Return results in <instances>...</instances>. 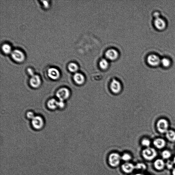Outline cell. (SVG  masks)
<instances>
[{"label": "cell", "mask_w": 175, "mask_h": 175, "mask_svg": "<svg viewBox=\"0 0 175 175\" xmlns=\"http://www.w3.org/2000/svg\"><path fill=\"white\" fill-rule=\"evenodd\" d=\"M172 175H175V168L174 169V170H173L172 171Z\"/></svg>", "instance_id": "d6a6232c"}, {"label": "cell", "mask_w": 175, "mask_h": 175, "mask_svg": "<svg viewBox=\"0 0 175 175\" xmlns=\"http://www.w3.org/2000/svg\"><path fill=\"white\" fill-rule=\"evenodd\" d=\"M70 94V91L67 88H62L57 91L56 93L57 97L59 100L63 101L69 97Z\"/></svg>", "instance_id": "277c9868"}, {"label": "cell", "mask_w": 175, "mask_h": 175, "mask_svg": "<svg viewBox=\"0 0 175 175\" xmlns=\"http://www.w3.org/2000/svg\"><path fill=\"white\" fill-rule=\"evenodd\" d=\"M48 108L51 110H55L58 107V101L55 99L49 100L47 102Z\"/></svg>", "instance_id": "2e32d148"}, {"label": "cell", "mask_w": 175, "mask_h": 175, "mask_svg": "<svg viewBox=\"0 0 175 175\" xmlns=\"http://www.w3.org/2000/svg\"><path fill=\"white\" fill-rule=\"evenodd\" d=\"M11 56L15 61L18 63L24 61L25 58L24 53L20 50L18 49L14 50L12 51Z\"/></svg>", "instance_id": "5b68a950"}, {"label": "cell", "mask_w": 175, "mask_h": 175, "mask_svg": "<svg viewBox=\"0 0 175 175\" xmlns=\"http://www.w3.org/2000/svg\"><path fill=\"white\" fill-rule=\"evenodd\" d=\"M100 67L103 70H105L108 68L109 66L108 62V60L105 59H103L100 60L99 62Z\"/></svg>", "instance_id": "d6986e66"}, {"label": "cell", "mask_w": 175, "mask_h": 175, "mask_svg": "<svg viewBox=\"0 0 175 175\" xmlns=\"http://www.w3.org/2000/svg\"><path fill=\"white\" fill-rule=\"evenodd\" d=\"M161 60L159 57L155 55H151L148 56L147 61L149 65L152 66H157L159 65Z\"/></svg>", "instance_id": "ba28073f"}, {"label": "cell", "mask_w": 175, "mask_h": 175, "mask_svg": "<svg viewBox=\"0 0 175 175\" xmlns=\"http://www.w3.org/2000/svg\"><path fill=\"white\" fill-rule=\"evenodd\" d=\"M73 79L75 83L79 85L83 84L85 81L84 76L81 73H75L73 77Z\"/></svg>", "instance_id": "7c38bea8"}, {"label": "cell", "mask_w": 175, "mask_h": 175, "mask_svg": "<svg viewBox=\"0 0 175 175\" xmlns=\"http://www.w3.org/2000/svg\"><path fill=\"white\" fill-rule=\"evenodd\" d=\"M162 65L164 67H169L170 64V61L167 58H164L162 59L161 61Z\"/></svg>", "instance_id": "7402d4cb"}, {"label": "cell", "mask_w": 175, "mask_h": 175, "mask_svg": "<svg viewBox=\"0 0 175 175\" xmlns=\"http://www.w3.org/2000/svg\"><path fill=\"white\" fill-rule=\"evenodd\" d=\"M30 83L31 86L34 88H38L41 84V79L38 75H34L31 77L30 80Z\"/></svg>", "instance_id": "9c48e42d"}, {"label": "cell", "mask_w": 175, "mask_h": 175, "mask_svg": "<svg viewBox=\"0 0 175 175\" xmlns=\"http://www.w3.org/2000/svg\"><path fill=\"white\" fill-rule=\"evenodd\" d=\"M153 17H155V19L158 18H160V14L158 12H155L153 13Z\"/></svg>", "instance_id": "4dcf8cb0"}, {"label": "cell", "mask_w": 175, "mask_h": 175, "mask_svg": "<svg viewBox=\"0 0 175 175\" xmlns=\"http://www.w3.org/2000/svg\"><path fill=\"white\" fill-rule=\"evenodd\" d=\"M68 68L70 72L73 73L76 72L78 69V66L77 64L73 62L69 63L68 66Z\"/></svg>", "instance_id": "44dd1931"}, {"label": "cell", "mask_w": 175, "mask_h": 175, "mask_svg": "<svg viewBox=\"0 0 175 175\" xmlns=\"http://www.w3.org/2000/svg\"><path fill=\"white\" fill-rule=\"evenodd\" d=\"M26 116L28 118L31 119L32 120L35 117L34 114L33 112H28L27 113Z\"/></svg>", "instance_id": "4316f807"}, {"label": "cell", "mask_w": 175, "mask_h": 175, "mask_svg": "<svg viewBox=\"0 0 175 175\" xmlns=\"http://www.w3.org/2000/svg\"><path fill=\"white\" fill-rule=\"evenodd\" d=\"M165 164L164 161L161 159H158L155 160L154 163V167L158 170H162L165 167Z\"/></svg>", "instance_id": "e0dca14e"}, {"label": "cell", "mask_w": 175, "mask_h": 175, "mask_svg": "<svg viewBox=\"0 0 175 175\" xmlns=\"http://www.w3.org/2000/svg\"><path fill=\"white\" fill-rule=\"evenodd\" d=\"M157 155L155 149L151 147H147L142 151V155L146 160H151L156 158Z\"/></svg>", "instance_id": "7a4b0ae2"}, {"label": "cell", "mask_w": 175, "mask_h": 175, "mask_svg": "<svg viewBox=\"0 0 175 175\" xmlns=\"http://www.w3.org/2000/svg\"><path fill=\"white\" fill-rule=\"evenodd\" d=\"M151 141L149 139L144 138L141 141V144L143 146L147 147H149L151 144Z\"/></svg>", "instance_id": "cb8c5ba5"}, {"label": "cell", "mask_w": 175, "mask_h": 175, "mask_svg": "<svg viewBox=\"0 0 175 175\" xmlns=\"http://www.w3.org/2000/svg\"><path fill=\"white\" fill-rule=\"evenodd\" d=\"M137 169H141L144 170L146 168V166L143 164H139L136 167Z\"/></svg>", "instance_id": "83f0119b"}, {"label": "cell", "mask_w": 175, "mask_h": 175, "mask_svg": "<svg viewBox=\"0 0 175 175\" xmlns=\"http://www.w3.org/2000/svg\"><path fill=\"white\" fill-rule=\"evenodd\" d=\"M2 50L5 54H8L11 53V47L9 44H3L2 46Z\"/></svg>", "instance_id": "ffe728a7"}, {"label": "cell", "mask_w": 175, "mask_h": 175, "mask_svg": "<svg viewBox=\"0 0 175 175\" xmlns=\"http://www.w3.org/2000/svg\"><path fill=\"white\" fill-rule=\"evenodd\" d=\"M157 129L160 133H166L169 130V122L166 119L162 118L158 120L157 123Z\"/></svg>", "instance_id": "6da1fadb"}, {"label": "cell", "mask_w": 175, "mask_h": 175, "mask_svg": "<svg viewBox=\"0 0 175 175\" xmlns=\"http://www.w3.org/2000/svg\"><path fill=\"white\" fill-rule=\"evenodd\" d=\"M166 137L170 141H175V131L174 130H169L166 133Z\"/></svg>", "instance_id": "ac0fdd59"}, {"label": "cell", "mask_w": 175, "mask_h": 175, "mask_svg": "<svg viewBox=\"0 0 175 175\" xmlns=\"http://www.w3.org/2000/svg\"><path fill=\"white\" fill-rule=\"evenodd\" d=\"M131 155L128 153H125L121 157V159L125 161L128 162L131 160Z\"/></svg>", "instance_id": "d4e9b609"}, {"label": "cell", "mask_w": 175, "mask_h": 175, "mask_svg": "<svg viewBox=\"0 0 175 175\" xmlns=\"http://www.w3.org/2000/svg\"><path fill=\"white\" fill-rule=\"evenodd\" d=\"M135 166L133 164L128 162H126L123 164L122 166V169L124 172L126 173H130L134 169Z\"/></svg>", "instance_id": "9a60e30c"}, {"label": "cell", "mask_w": 175, "mask_h": 175, "mask_svg": "<svg viewBox=\"0 0 175 175\" xmlns=\"http://www.w3.org/2000/svg\"><path fill=\"white\" fill-rule=\"evenodd\" d=\"M105 55L107 58L112 61L116 59L118 56V51L116 50L113 49L108 50L105 52Z\"/></svg>", "instance_id": "30bf717a"}, {"label": "cell", "mask_w": 175, "mask_h": 175, "mask_svg": "<svg viewBox=\"0 0 175 175\" xmlns=\"http://www.w3.org/2000/svg\"><path fill=\"white\" fill-rule=\"evenodd\" d=\"M27 71L28 74L31 76H33L34 75V72L33 69L31 68H28L27 69Z\"/></svg>", "instance_id": "f546056e"}, {"label": "cell", "mask_w": 175, "mask_h": 175, "mask_svg": "<svg viewBox=\"0 0 175 175\" xmlns=\"http://www.w3.org/2000/svg\"><path fill=\"white\" fill-rule=\"evenodd\" d=\"M173 162H174V163L175 164V157L174 158V160H173Z\"/></svg>", "instance_id": "836d02e7"}, {"label": "cell", "mask_w": 175, "mask_h": 175, "mask_svg": "<svg viewBox=\"0 0 175 175\" xmlns=\"http://www.w3.org/2000/svg\"><path fill=\"white\" fill-rule=\"evenodd\" d=\"M44 121L40 116H35L32 119V124L35 129L39 130L42 129L44 125Z\"/></svg>", "instance_id": "52a82bcc"}, {"label": "cell", "mask_w": 175, "mask_h": 175, "mask_svg": "<svg viewBox=\"0 0 175 175\" xmlns=\"http://www.w3.org/2000/svg\"><path fill=\"white\" fill-rule=\"evenodd\" d=\"M121 159V157H120V155L118 153H112L109 156V163L112 167H117L120 163Z\"/></svg>", "instance_id": "3957f363"}, {"label": "cell", "mask_w": 175, "mask_h": 175, "mask_svg": "<svg viewBox=\"0 0 175 175\" xmlns=\"http://www.w3.org/2000/svg\"><path fill=\"white\" fill-rule=\"evenodd\" d=\"M65 106V103L63 101H58V107L60 108H62Z\"/></svg>", "instance_id": "f1b7e54d"}, {"label": "cell", "mask_w": 175, "mask_h": 175, "mask_svg": "<svg viewBox=\"0 0 175 175\" xmlns=\"http://www.w3.org/2000/svg\"><path fill=\"white\" fill-rule=\"evenodd\" d=\"M43 3L44 7L46 8H47L49 5V3L47 1H43Z\"/></svg>", "instance_id": "1f68e13d"}, {"label": "cell", "mask_w": 175, "mask_h": 175, "mask_svg": "<svg viewBox=\"0 0 175 175\" xmlns=\"http://www.w3.org/2000/svg\"><path fill=\"white\" fill-rule=\"evenodd\" d=\"M153 144L156 148L158 149H162L165 147L166 142L164 139L162 138H157L153 141Z\"/></svg>", "instance_id": "5bb4252c"}, {"label": "cell", "mask_w": 175, "mask_h": 175, "mask_svg": "<svg viewBox=\"0 0 175 175\" xmlns=\"http://www.w3.org/2000/svg\"><path fill=\"white\" fill-rule=\"evenodd\" d=\"M162 155L163 158L165 159H168L170 158L171 153L169 151L165 150L162 151Z\"/></svg>", "instance_id": "603a6c76"}, {"label": "cell", "mask_w": 175, "mask_h": 175, "mask_svg": "<svg viewBox=\"0 0 175 175\" xmlns=\"http://www.w3.org/2000/svg\"><path fill=\"white\" fill-rule=\"evenodd\" d=\"M174 162L172 161L168 160L166 163V166L169 169H172L173 166H174Z\"/></svg>", "instance_id": "484cf974"}, {"label": "cell", "mask_w": 175, "mask_h": 175, "mask_svg": "<svg viewBox=\"0 0 175 175\" xmlns=\"http://www.w3.org/2000/svg\"><path fill=\"white\" fill-rule=\"evenodd\" d=\"M154 24L157 29L160 30L165 29L166 26V24L165 21L160 17L155 19Z\"/></svg>", "instance_id": "4fadbf2b"}, {"label": "cell", "mask_w": 175, "mask_h": 175, "mask_svg": "<svg viewBox=\"0 0 175 175\" xmlns=\"http://www.w3.org/2000/svg\"><path fill=\"white\" fill-rule=\"evenodd\" d=\"M110 88L113 93L118 94L121 92L122 89V85L118 80L113 79L110 83Z\"/></svg>", "instance_id": "8992f818"}, {"label": "cell", "mask_w": 175, "mask_h": 175, "mask_svg": "<svg viewBox=\"0 0 175 175\" xmlns=\"http://www.w3.org/2000/svg\"><path fill=\"white\" fill-rule=\"evenodd\" d=\"M48 75L53 80H57L60 76V73L58 69L55 68H50L48 69Z\"/></svg>", "instance_id": "8fae6325"}]
</instances>
